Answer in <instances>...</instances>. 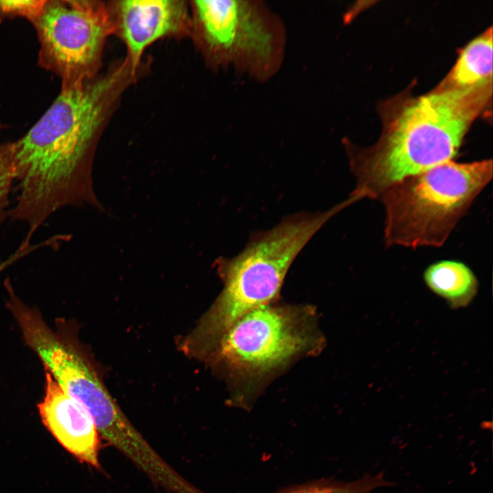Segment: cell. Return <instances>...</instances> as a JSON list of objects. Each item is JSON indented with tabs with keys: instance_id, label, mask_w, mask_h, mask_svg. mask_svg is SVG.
Listing matches in <instances>:
<instances>
[{
	"instance_id": "6da1fadb",
	"label": "cell",
	"mask_w": 493,
	"mask_h": 493,
	"mask_svg": "<svg viewBox=\"0 0 493 493\" xmlns=\"http://www.w3.org/2000/svg\"><path fill=\"white\" fill-rule=\"evenodd\" d=\"M149 67V61L135 67L125 57L103 73L61 89L38 121L12 142L19 194L10 214L28 225L26 240L64 207L102 208L92 179L97 144L124 92Z\"/></svg>"
},
{
	"instance_id": "7a4b0ae2",
	"label": "cell",
	"mask_w": 493,
	"mask_h": 493,
	"mask_svg": "<svg viewBox=\"0 0 493 493\" xmlns=\"http://www.w3.org/2000/svg\"><path fill=\"white\" fill-rule=\"evenodd\" d=\"M492 84L431 92L396 99L383 113L381 134L371 147L343 144L355 177L352 203L379 199L394 184L451 161L474 120L491 100Z\"/></svg>"
},
{
	"instance_id": "3957f363",
	"label": "cell",
	"mask_w": 493,
	"mask_h": 493,
	"mask_svg": "<svg viewBox=\"0 0 493 493\" xmlns=\"http://www.w3.org/2000/svg\"><path fill=\"white\" fill-rule=\"evenodd\" d=\"M316 309L273 301L233 323L210 354L231 387V405L251 409L264 387L299 359L318 355L325 339Z\"/></svg>"
},
{
	"instance_id": "277c9868",
	"label": "cell",
	"mask_w": 493,
	"mask_h": 493,
	"mask_svg": "<svg viewBox=\"0 0 493 493\" xmlns=\"http://www.w3.org/2000/svg\"><path fill=\"white\" fill-rule=\"evenodd\" d=\"M342 210L296 213L272 229L253 233L235 257L217 260L223 281L219 296L201 321L211 337L220 338L243 316L276 301L294 260L319 229Z\"/></svg>"
},
{
	"instance_id": "5b68a950",
	"label": "cell",
	"mask_w": 493,
	"mask_h": 493,
	"mask_svg": "<svg viewBox=\"0 0 493 493\" xmlns=\"http://www.w3.org/2000/svg\"><path fill=\"white\" fill-rule=\"evenodd\" d=\"M492 178V160L435 166L390 187L381 197L388 246H440Z\"/></svg>"
},
{
	"instance_id": "8992f818",
	"label": "cell",
	"mask_w": 493,
	"mask_h": 493,
	"mask_svg": "<svg viewBox=\"0 0 493 493\" xmlns=\"http://www.w3.org/2000/svg\"><path fill=\"white\" fill-rule=\"evenodd\" d=\"M190 37L213 71L232 68L260 83L272 79L286 55L281 18L260 0H192Z\"/></svg>"
},
{
	"instance_id": "52a82bcc",
	"label": "cell",
	"mask_w": 493,
	"mask_h": 493,
	"mask_svg": "<svg viewBox=\"0 0 493 493\" xmlns=\"http://www.w3.org/2000/svg\"><path fill=\"white\" fill-rule=\"evenodd\" d=\"M30 23L39 42L38 65L61 79V89L99 75L105 42L114 34L106 1L46 0Z\"/></svg>"
},
{
	"instance_id": "ba28073f",
	"label": "cell",
	"mask_w": 493,
	"mask_h": 493,
	"mask_svg": "<svg viewBox=\"0 0 493 493\" xmlns=\"http://www.w3.org/2000/svg\"><path fill=\"white\" fill-rule=\"evenodd\" d=\"M114 29L135 67L144 62L146 49L162 38L189 37L190 10L185 0H114L106 1Z\"/></svg>"
},
{
	"instance_id": "9c48e42d",
	"label": "cell",
	"mask_w": 493,
	"mask_h": 493,
	"mask_svg": "<svg viewBox=\"0 0 493 493\" xmlns=\"http://www.w3.org/2000/svg\"><path fill=\"white\" fill-rule=\"evenodd\" d=\"M45 394L38 405L44 425L81 462L100 468V435L84 405L64 392L45 371Z\"/></svg>"
},
{
	"instance_id": "30bf717a",
	"label": "cell",
	"mask_w": 493,
	"mask_h": 493,
	"mask_svg": "<svg viewBox=\"0 0 493 493\" xmlns=\"http://www.w3.org/2000/svg\"><path fill=\"white\" fill-rule=\"evenodd\" d=\"M490 84H492L491 27L465 46L453 67L435 88L459 90Z\"/></svg>"
},
{
	"instance_id": "8fae6325",
	"label": "cell",
	"mask_w": 493,
	"mask_h": 493,
	"mask_svg": "<svg viewBox=\"0 0 493 493\" xmlns=\"http://www.w3.org/2000/svg\"><path fill=\"white\" fill-rule=\"evenodd\" d=\"M423 277L428 288L454 308L467 306L478 290L473 272L456 260H442L431 264Z\"/></svg>"
},
{
	"instance_id": "7c38bea8",
	"label": "cell",
	"mask_w": 493,
	"mask_h": 493,
	"mask_svg": "<svg viewBox=\"0 0 493 493\" xmlns=\"http://www.w3.org/2000/svg\"><path fill=\"white\" fill-rule=\"evenodd\" d=\"M394 485V483L386 480L381 472L375 475H366L361 479L349 482L333 479H317L290 485L274 493H369L380 487Z\"/></svg>"
},
{
	"instance_id": "4fadbf2b",
	"label": "cell",
	"mask_w": 493,
	"mask_h": 493,
	"mask_svg": "<svg viewBox=\"0 0 493 493\" xmlns=\"http://www.w3.org/2000/svg\"><path fill=\"white\" fill-rule=\"evenodd\" d=\"M14 179L12 142L0 143V223L6 214L9 193Z\"/></svg>"
},
{
	"instance_id": "5bb4252c",
	"label": "cell",
	"mask_w": 493,
	"mask_h": 493,
	"mask_svg": "<svg viewBox=\"0 0 493 493\" xmlns=\"http://www.w3.org/2000/svg\"><path fill=\"white\" fill-rule=\"evenodd\" d=\"M46 0H0V25L17 17L32 21L42 10Z\"/></svg>"
},
{
	"instance_id": "9a60e30c",
	"label": "cell",
	"mask_w": 493,
	"mask_h": 493,
	"mask_svg": "<svg viewBox=\"0 0 493 493\" xmlns=\"http://www.w3.org/2000/svg\"><path fill=\"white\" fill-rule=\"evenodd\" d=\"M6 127V125L0 119V132Z\"/></svg>"
}]
</instances>
